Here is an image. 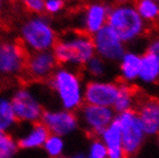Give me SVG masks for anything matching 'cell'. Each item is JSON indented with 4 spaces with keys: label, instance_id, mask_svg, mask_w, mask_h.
Instances as JSON below:
<instances>
[{
    "label": "cell",
    "instance_id": "6da1fadb",
    "mask_svg": "<svg viewBox=\"0 0 159 158\" xmlns=\"http://www.w3.org/2000/svg\"><path fill=\"white\" fill-rule=\"evenodd\" d=\"M58 65L68 68H81L95 55V49L90 35L81 30H69L58 36L52 49Z\"/></svg>",
    "mask_w": 159,
    "mask_h": 158
},
{
    "label": "cell",
    "instance_id": "7a4b0ae2",
    "mask_svg": "<svg viewBox=\"0 0 159 158\" xmlns=\"http://www.w3.org/2000/svg\"><path fill=\"white\" fill-rule=\"evenodd\" d=\"M57 40L56 29L43 15L29 17L20 28V43L28 53L51 51Z\"/></svg>",
    "mask_w": 159,
    "mask_h": 158
},
{
    "label": "cell",
    "instance_id": "3957f363",
    "mask_svg": "<svg viewBox=\"0 0 159 158\" xmlns=\"http://www.w3.org/2000/svg\"><path fill=\"white\" fill-rule=\"evenodd\" d=\"M107 26L123 44L135 42L148 30V24L139 15L133 4H116L110 8Z\"/></svg>",
    "mask_w": 159,
    "mask_h": 158
},
{
    "label": "cell",
    "instance_id": "277c9868",
    "mask_svg": "<svg viewBox=\"0 0 159 158\" xmlns=\"http://www.w3.org/2000/svg\"><path fill=\"white\" fill-rule=\"evenodd\" d=\"M46 83L56 91L67 110H77L83 104L81 76L68 67H58Z\"/></svg>",
    "mask_w": 159,
    "mask_h": 158
},
{
    "label": "cell",
    "instance_id": "5b68a950",
    "mask_svg": "<svg viewBox=\"0 0 159 158\" xmlns=\"http://www.w3.org/2000/svg\"><path fill=\"white\" fill-rule=\"evenodd\" d=\"M116 120L121 128L122 151L129 158H134L141 149L143 142V127L135 110L129 109L121 112Z\"/></svg>",
    "mask_w": 159,
    "mask_h": 158
},
{
    "label": "cell",
    "instance_id": "8992f818",
    "mask_svg": "<svg viewBox=\"0 0 159 158\" xmlns=\"http://www.w3.org/2000/svg\"><path fill=\"white\" fill-rule=\"evenodd\" d=\"M58 66L52 51L28 53L21 77L24 83L48 82Z\"/></svg>",
    "mask_w": 159,
    "mask_h": 158
},
{
    "label": "cell",
    "instance_id": "52a82bcc",
    "mask_svg": "<svg viewBox=\"0 0 159 158\" xmlns=\"http://www.w3.org/2000/svg\"><path fill=\"white\" fill-rule=\"evenodd\" d=\"M28 52L20 42L2 40L0 42V76L21 77L25 65Z\"/></svg>",
    "mask_w": 159,
    "mask_h": 158
},
{
    "label": "cell",
    "instance_id": "ba28073f",
    "mask_svg": "<svg viewBox=\"0 0 159 158\" xmlns=\"http://www.w3.org/2000/svg\"><path fill=\"white\" fill-rule=\"evenodd\" d=\"M95 54L104 61H119L126 52V46L107 24L91 36Z\"/></svg>",
    "mask_w": 159,
    "mask_h": 158
},
{
    "label": "cell",
    "instance_id": "9c48e42d",
    "mask_svg": "<svg viewBox=\"0 0 159 158\" xmlns=\"http://www.w3.org/2000/svg\"><path fill=\"white\" fill-rule=\"evenodd\" d=\"M11 104L16 121H37L40 119L44 111L43 106L38 103L36 97L24 86L14 94Z\"/></svg>",
    "mask_w": 159,
    "mask_h": 158
},
{
    "label": "cell",
    "instance_id": "30bf717a",
    "mask_svg": "<svg viewBox=\"0 0 159 158\" xmlns=\"http://www.w3.org/2000/svg\"><path fill=\"white\" fill-rule=\"evenodd\" d=\"M80 110L82 112L84 123H87L85 133L89 138L99 137L105 132L108 123H111L113 118V112L110 107L97 106L90 104H82Z\"/></svg>",
    "mask_w": 159,
    "mask_h": 158
},
{
    "label": "cell",
    "instance_id": "8fae6325",
    "mask_svg": "<svg viewBox=\"0 0 159 158\" xmlns=\"http://www.w3.org/2000/svg\"><path fill=\"white\" fill-rule=\"evenodd\" d=\"M119 95L118 82L90 81L87 83L83 94V103L97 106H113Z\"/></svg>",
    "mask_w": 159,
    "mask_h": 158
},
{
    "label": "cell",
    "instance_id": "7c38bea8",
    "mask_svg": "<svg viewBox=\"0 0 159 158\" xmlns=\"http://www.w3.org/2000/svg\"><path fill=\"white\" fill-rule=\"evenodd\" d=\"M139 115L143 132L147 134H157L159 127V104L156 97L141 92L133 107Z\"/></svg>",
    "mask_w": 159,
    "mask_h": 158
},
{
    "label": "cell",
    "instance_id": "4fadbf2b",
    "mask_svg": "<svg viewBox=\"0 0 159 158\" xmlns=\"http://www.w3.org/2000/svg\"><path fill=\"white\" fill-rule=\"evenodd\" d=\"M110 6L102 1L87 5L81 12V31L92 36L107 24Z\"/></svg>",
    "mask_w": 159,
    "mask_h": 158
},
{
    "label": "cell",
    "instance_id": "5bb4252c",
    "mask_svg": "<svg viewBox=\"0 0 159 158\" xmlns=\"http://www.w3.org/2000/svg\"><path fill=\"white\" fill-rule=\"evenodd\" d=\"M77 115L74 111L50 112L43 111L40 121L46 125L50 132L56 135H65L72 132L77 126Z\"/></svg>",
    "mask_w": 159,
    "mask_h": 158
},
{
    "label": "cell",
    "instance_id": "9a60e30c",
    "mask_svg": "<svg viewBox=\"0 0 159 158\" xmlns=\"http://www.w3.org/2000/svg\"><path fill=\"white\" fill-rule=\"evenodd\" d=\"M120 61V81L129 83L139 79V67H141V55L134 52H125Z\"/></svg>",
    "mask_w": 159,
    "mask_h": 158
},
{
    "label": "cell",
    "instance_id": "2e32d148",
    "mask_svg": "<svg viewBox=\"0 0 159 158\" xmlns=\"http://www.w3.org/2000/svg\"><path fill=\"white\" fill-rule=\"evenodd\" d=\"M159 76V54L145 52L141 55L139 79L145 83H156Z\"/></svg>",
    "mask_w": 159,
    "mask_h": 158
},
{
    "label": "cell",
    "instance_id": "e0dca14e",
    "mask_svg": "<svg viewBox=\"0 0 159 158\" xmlns=\"http://www.w3.org/2000/svg\"><path fill=\"white\" fill-rule=\"evenodd\" d=\"M51 132L46 125L43 123L40 120L34 121V131L27 136L17 142V146L24 149V148H34V146H40L45 141L50 137Z\"/></svg>",
    "mask_w": 159,
    "mask_h": 158
},
{
    "label": "cell",
    "instance_id": "ac0fdd59",
    "mask_svg": "<svg viewBox=\"0 0 159 158\" xmlns=\"http://www.w3.org/2000/svg\"><path fill=\"white\" fill-rule=\"evenodd\" d=\"M133 5L139 13V15L142 17V20L147 24L157 22L159 16L158 1H155V0H136Z\"/></svg>",
    "mask_w": 159,
    "mask_h": 158
},
{
    "label": "cell",
    "instance_id": "d6986e66",
    "mask_svg": "<svg viewBox=\"0 0 159 158\" xmlns=\"http://www.w3.org/2000/svg\"><path fill=\"white\" fill-rule=\"evenodd\" d=\"M15 121L16 119L11 102L5 98H0V132H4V129Z\"/></svg>",
    "mask_w": 159,
    "mask_h": 158
},
{
    "label": "cell",
    "instance_id": "ffe728a7",
    "mask_svg": "<svg viewBox=\"0 0 159 158\" xmlns=\"http://www.w3.org/2000/svg\"><path fill=\"white\" fill-rule=\"evenodd\" d=\"M105 143L108 148H120L121 146V128L118 120H113L108 129L103 133Z\"/></svg>",
    "mask_w": 159,
    "mask_h": 158
},
{
    "label": "cell",
    "instance_id": "44dd1931",
    "mask_svg": "<svg viewBox=\"0 0 159 158\" xmlns=\"http://www.w3.org/2000/svg\"><path fill=\"white\" fill-rule=\"evenodd\" d=\"M15 151L16 146L12 136L5 132H0V158H11Z\"/></svg>",
    "mask_w": 159,
    "mask_h": 158
},
{
    "label": "cell",
    "instance_id": "7402d4cb",
    "mask_svg": "<svg viewBox=\"0 0 159 158\" xmlns=\"http://www.w3.org/2000/svg\"><path fill=\"white\" fill-rule=\"evenodd\" d=\"M83 68H85V71L91 76L100 77V76H103L105 74L106 65H105V61L102 58H99V57H97L95 54L91 59L84 65Z\"/></svg>",
    "mask_w": 159,
    "mask_h": 158
},
{
    "label": "cell",
    "instance_id": "603a6c76",
    "mask_svg": "<svg viewBox=\"0 0 159 158\" xmlns=\"http://www.w3.org/2000/svg\"><path fill=\"white\" fill-rule=\"evenodd\" d=\"M62 141L61 138H59L58 136L53 135V136H50V137L45 141V148L50 155H51L53 158H57L60 155L61 150H62Z\"/></svg>",
    "mask_w": 159,
    "mask_h": 158
},
{
    "label": "cell",
    "instance_id": "cb8c5ba5",
    "mask_svg": "<svg viewBox=\"0 0 159 158\" xmlns=\"http://www.w3.org/2000/svg\"><path fill=\"white\" fill-rule=\"evenodd\" d=\"M20 4L27 12L34 15H40L44 13V2L45 0H19Z\"/></svg>",
    "mask_w": 159,
    "mask_h": 158
},
{
    "label": "cell",
    "instance_id": "d4e9b609",
    "mask_svg": "<svg viewBox=\"0 0 159 158\" xmlns=\"http://www.w3.org/2000/svg\"><path fill=\"white\" fill-rule=\"evenodd\" d=\"M66 7V0H45L44 12L50 15H56L64 11Z\"/></svg>",
    "mask_w": 159,
    "mask_h": 158
},
{
    "label": "cell",
    "instance_id": "484cf974",
    "mask_svg": "<svg viewBox=\"0 0 159 158\" xmlns=\"http://www.w3.org/2000/svg\"><path fill=\"white\" fill-rule=\"evenodd\" d=\"M107 156V149L97 138L93 144L91 146V151H90V158H106Z\"/></svg>",
    "mask_w": 159,
    "mask_h": 158
},
{
    "label": "cell",
    "instance_id": "4316f807",
    "mask_svg": "<svg viewBox=\"0 0 159 158\" xmlns=\"http://www.w3.org/2000/svg\"><path fill=\"white\" fill-rule=\"evenodd\" d=\"M147 52H150V53H153V54H159V42L157 38H156V40H152L151 42H150L149 46H148Z\"/></svg>",
    "mask_w": 159,
    "mask_h": 158
},
{
    "label": "cell",
    "instance_id": "83f0119b",
    "mask_svg": "<svg viewBox=\"0 0 159 158\" xmlns=\"http://www.w3.org/2000/svg\"><path fill=\"white\" fill-rule=\"evenodd\" d=\"M136 0H116V4H134Z\"/></svg>",
    "mask_w": 159,
    "mask_h": 158
},
{
    "label": "cell",
    "instance_id": "f1b7e54d",
    "mask_svg": "<svg viewBox=\"0 0 159 158\" xmlns=\"http://www.w3.org/2000/svg\"><path fill=\"white\" fill-rule=\"evenodd\" d=\"M1 11H2V1L0 0V14H1Z\"/></svg>",
    "mask_w": 159,
    "mask_h": 158
},
{
    "label": "cell",
    "instance_id": "f546056e",
    "mask_svg": "<svg viewBox=\"0 0 159 158\" xmlns=\"http://www.w3.org/2000/svg\"><path fill=\"white\" fill-rule=\"evenodd\" d=\"M155 1H158V0H155Z\"/></svg>",
    "mask_w": 159,
    "mask_h": 158
},
{
    "label": "cell",
    "instance_id": "4dcf8cb0",
    "mask_svg": "<svg viewBox=\"0 0 159 158\" xmlns=\"http://www.w3.org/2000/svg\"><path fill=\"white\" fill-rule=\"evenodd\" d=\"M1 1H5V0H1Z\"/></svg>",
    "mask_w": 159,
    "mask_h": 158
}]
</instances>
